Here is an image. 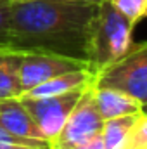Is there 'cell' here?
I'll use <instances>...</instances> for the list:
<instances>
[{"mask_svg":"<svg viewBox=\"0 0 147 149\" xmlns=\"http://www.w3.org/2000/svg\"><path fill=\"white\" fill-rule=\"evenodd\" d=\"M97 7L74 0H12L10 50L62 56L88 66Z\"/></svg>","mask_w":147,"mask_h":149,"instance_id":"cell-1","label":"cell"},{"mask_svg":"<svg viewBox=\"0 0 147 149\" xmlns=\"http://www.w3.org/2000/svg\"><path fill=\"white\" fill-rule=\"evenodd\" d=\"M133 28L135 26L109 0L99 3L88 49V70L95 78L130 50L133 43Z\"/></svg>","mask_w":147,"mask_h":149,"instance_id":"cell-2","label":"cell"},{"mask_svg":"<svg viewBox=\"0 0 147 149\" xmlns=\"http://www.w3.org/2000/svg\"><path fill=\"white\" fill-rule=\"evenodd\" d=\"M95 87L118 88L137 99L144 108L147 104V42L132 43L121 59L97 74Z\"/></svg>","mask_w":147,"mask_h":149,"instance_id":"cell-3","label":"cell"},{"mask_svg":"<svg viewBox=\"0 0 147 149\" xmlns=\"http://www.w3.org/2000/svg\"><path fill=\"white\" fill-rule=\"evenodd\" d=\"M102 125H104V118L101 116V113H99L97 106H95L94 85H90L83 92L80 101L76 102V106L73 108L71 114L68 116L61 134L50 144V149L74 148V146L85 142L87 139L101 134L102 132Z\"/></svg>","mask_w":147,"mask_h":149,"instance_id":"cell-4","label":"cell"},{"mask_svg":"<svg viewBox=\"0 0 147 149\" xmlns=\"http://www.w3.org/2000/svg\"><path fill=\"white\" fill-rule=\"evenodd\" d=\"M88 87H81V88H76V90L66 92V94L42 97V99H23V97H19V99L30 111L31 118L37 121L43 137L52 144L57 139V135L61 134V130H62L68 116L71 114L73 108L76 106V102L80 101V97L83 95V92Z\"/></svg>","mask_w":147,"mask_h":149,"instance_id":"cell-5","label":"cell"},{"mask_svg":"<svg viewBox=\"0 0 147 149\" xmlns=\"http://www.w3.org/2000/svg\"><path fill=\"white\" fill-rule=\"evenodd\" d=\"M88 68L87 63L76 61L62 56H52V54H23L19 80H21V94L31 90L33 87L40 85L42 81L57 76V74Z\"/></svg>","mask_w":147,"mask_h":149,"instance_id":"cell-6","label":"cell"},{"mask_svg":"<svg viewBox=\"0 0 147 149\" xmlns=\"http://www.w3.org/2000/svg\"><path fill=\"white\" fill-rule=\"evenodd\" d=\"M88 85H95V74L88 68H81V70H74V71L52 76V78L42 81L40 85L33 87L31 90L21 94L19 97H23V99H42V97L66 94V92H71V90L81 88V87H88Z\"/></svg>","mask_w":147,"mask_h":149,"instance_id":"cell-7","label":"cell"},{"mask_svg":"<svg viewBox=\"0 0 147 149\" xmlns=\"http://www.w3.org/2000/svg\"><path fill=\"white\" fill-rule=\"evenodd\" d=\"M0 125L5 127L9 132L19 135V137L37 139V141H47L43 137L40 127L37 125V121L31 118L30 111L26 109V106L21 102L19 97L0 101Z\"/></svg>","mask_w":147,"mask_h":149,"instance_id":"cell-8","label":"cell"},{"mask_svg":"<svg viewBox=\"0 0 147 149\" xmlns=\"http://www.w3.org/2000/svg\"><path fill=\"white\" fill-rule=\"evenodd\" d=\"M94 99H95L97 109L104 120L123 116V114H135L142 111V104L137 99H133L132 95L118 88L94 85Z\"/></svg>","mask_w":147,"mask_h":149,"instance_id":"cell-9","label":"cell"},{"mask_svg":"<svg viewBox=\"0 0 147 149\" xmlns=\"http://www.w3.org/2000/svg\"><path fill=\"white\" fill-rule=\"evenodd\" d=\"M23 54L5 49L0 50V101L16 99L21 95V70Z\"/></svg>","mask_w":147,"mask_h":149,"instance_id":"cell-10","label":"cell"},{"mask_svg":"<svg viewBox=\"0 0 147 149\" xmlns=\"http://www.w3.org/2000/svg\"><path fill=\"white\" fill-rule=\"evenodd\" d=\"M139 113L135 114H123L104 120L102 125V139L106 149H125V144L130 137V132L135 125Z\"/></svg>","mask_w":147,"mask_h":149,"instance_id":"cell-11","label":"cell"},{"mask_svg":"<svg viewBox=\"0 0 147 149\" xmlns=\"http://www.w3.org/2000/svg\"><path fill=\"white\" fill-rule=\"evenodd\" d=\"M109 2L133 26L147 16V0H109Z\"/></svg>","mask_w":147,"mask_h":149,"instance_id":"cell-12","label":"cell"},{"mask_svg":"<svg viewBox=\"0 0 147 149\" xmlns=\"http://www.w3.org/2000/svg\"><path fill=\"white\" fill-rule=\"evenodd\" d=\"M125 149H147V113L140 111L135 125L130 132V137L125 144Z\"/></svg>","mask_w":147,"mask_h":149,"instance_id":"cell-13","label":"cell"},{"mask_svg":"<svg viewBox=\"0 0 147 149\" xmlns=\"http://www.w3.org/2000/svg\"><path fill=\"white\" fill-rule=\"evenodd\" d=\"M10 9H12V0H0V50L10 49V38H12Z\"/></svg>","mask_w":147,"mask_h":149,"instance_id":"cell-14","label":"cell"},{"mask_svg":"<svg viewBox=\"0 0 147 149\" xmlns=\"http://www.w3.org/2000/svg\"><path fill=\"white\" fill-rule=\"evenodd\" d=\"M71 149H106L104 139H102V132L94 135V137H90V139H87L85 142H81V144H78V146H74Z\"/></svg>","mask_w":147,"mask_h":149,"instance_id":"cell-15","label":"cell"},{"mask_svg":"<svg viewBox=\"0 0 147 149\" xmlns=\"http://www.w3.org/2000/svg\"><path fill=\"white\" fill-rule=\"evenodd\" d=\"M74 2H87V3H101L102 0H74Z\"/></svg>","mask_w":147,"mask_h":149,"instance_id":"cell-16","label":"cell"},{"mask_svg":"<svg viewBox=\"0 0 147 149\" xmlns=\"http://www.w3.org/2000/svg\"><path fill=\"white\" fill-rule=\"evenodd\" d=\"M142 111H146V113H147V104L144 106V108H142Z\"/></svg>","mask_w":147,"mask_h":149,"instance_id":"cell-17","label":"cell"}]
</instances>
